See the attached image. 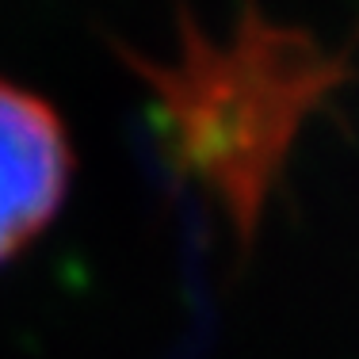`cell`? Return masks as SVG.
Listing matches in <instances>:
<instances>
[{"mask_svg": "<svg viewBox=\"0 0 359 359\" xmlns=\"http://www.w3.org/2000/svg\"><path fill=\"white\" fill-rule=\"evenodd\" d=\"M138 73L157 92L176 161L207 180L241 226H252L306 96L325 84L306 62V42L249 20L229 46L187 35L180 62H145Z\"/></svg>", "mask_w": 359, "mask_h": 359, "instance_id": "obj_1", "label": "cell"}, {"mask_svg": "<svg viewBox=\"0 0 359 359\" xmlns=\"http://www.w3.org/2000/svg\"><path fill=\"white\" fill-rule=\"evenodd\" d=\"M73 153L46 100L0 81V264L54 222Z\"/></svg>", "mask_w": 359, "mask_h": 359, "instance_id": "obj_2", "label": "cell"}]
</instances>
